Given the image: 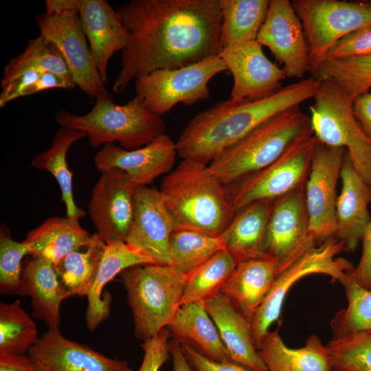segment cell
I'll use <instances>...</instances> for the list:
<instances>
[{"mask_svg": "<svg viewBox=\"0 0 371 371\" xmlns=\"http://www.w3.org/2000/svg\"><path fill=\"white\" fill-rule=\"evenodd\" d=\"M177 154V144L166 134L150 144L133 150L114 144L104 145L94 157V164L100 172L110 168L125 172L137 186L151 183L172 168Z\"/></svg>", "mask_w": 371, "mask_h": 371, "instance_id": "19", "label": "cell"}, {"mask_svg": "<svg viewBox=\"0 0 371 371\" xmlns=\"http://www.w3.org/2000/svg\"><path fill=\"white\" fill-rule=\"evenodd\" d=\"M116 10L128 35L116 93L140 76L218 56L223 49L221 0H132Z\"/></svg>", "mask_w": 371, "mask_h": 371, "instance_id": "1", "label": "cell"}, {"mask_svg": "<svg viewBox=\"0 0 371 371\" xmlns=\"http://www.w3.org/2000/svg\"><path fill=\"white\" fill-rule=\"evenodd\" d=\"M313 100L308 106L313 134L322 144L344 148L356 171L371 186V139L354 115V100L331 80H320Z\"/></svg>", "mask_w": 371, "mask_h": 371, "instance_id": "7", "label": "cell"}, {"mask_svg": "<svg viewBox=\"0 0 371 371\" xmlns=\"http://www.w3.org/2000/svg\"><path fill=\"white\" fill-rule=\"evenodd\" d=\"M67 11H78L77 0H47L45 12L48 15L60 14Z\"/></svg>", "mask_w": 371, "mask_h": 371, "instance_id": "51", "label": "cell"}, {"mask_svg": "<svg viewBox=\"0 0 371 371\" xmlns=\"http://www.w3.org/2000/svg\"><path fill=\"white\" fill-rule=\"evenodd\" d=\"M19 295L31 299L33 316L48 330H58L60 307L65 299L54 265L43 258L32 256L23 267Z\"/></svg>", "mask_w": 371, "mask_h": 371, "instance_id": "26", "label": "cell"}, {"mask_svg": "<svg viewBox=\"0 0 371 371\" xmlns=\"http://www.w3.org/2000/svg\"><path fill=\"white\" fill-rule=\"evenodd\" d=\"M85 35L95 67L104 83L112 56L126 47L128 35L116 9L106 0H77Z\"/></svg>", "mask_w": 371, "mask_h": 371, "instance_id": "21", "label": "cell"}, {"mask_svg": "<svg viewBox=\"0 0 371 371\" xmlns=\"http://www.w3.org/2000/svg\"><path fill=\"white\" fill-rule=\"evenodd\" d=\"M85 137L86 134L81 131L60 127L49 148L34 156L31 161L34 168L46 170L55 178L66 207V216L78 219L84 217L86 212L77 206L74 199L72 173L67 165V155L71 145Z\"/></svg>", "mask_w": 371, "mask_h": 371, "instance_id": "31", "label": "cell"}, {"mask_svg": "<svg viewBox=\"0 0 371 371\" xmlns=\"http://www.w3.org/2000/svg\"><path fill=\"white\" fill-rule=\"evenodd\" d=\"M344 251V243L337 237L316 245L279 273L265 300L250 319L253 339L257 348L271 325L279 319L289 290L302 278L311 274H325L341 283L355 269L350 261L337 258Z\"/></svg>", "mask_w": 371, "mask_h": 371, "instance_id": "10", "label": "cell"}, {"mask_svg": "<svg viewBox=\"0 0 371 371\" xmlns=\"http://www.w3.org/2000/svg\"><path fill=\"white\" fill-rule=\"evenodd\" d=\"M256 41L269 49L286 78L303 79L309 72V49L302 23L291 1L270 0Z\"/></svg>", "mask_w": 371, "mask_h": 371, "instance_id": "16", "label": "cell"}, {"mask_svg": "<svg viewBox=\"0 0 371 371\" xmlns=\"http://www.w3.org/2000/svg\"><path fill=\"white\" fill-rule=\"evenodd\" d=\"M273 201L253 202L237 212L221 235L225 249L237 263L265 256L267 223Z\"/></svg>", "mask_w": 371, "mask_h": 371, "instance_id": "28", "label": "cell"}, {"mask_svg": "<svg viewBox=\"0 0 371 371\" xmlns=\"http://www.w3.org/2000/svg\"><path fill=\"white\" fill-rule=\"evenodd\" d=\"M6 228L0 234V292L19 295L23 267L21 262L28 250L23 242L14 240Z\"/></svg>", "mask_w": 371, "mask_h": 371, "instance_id": "41", "label": "cell"}, {"mask_svg": "<svg viewBox=\"0 0 371 371\" xmlns=\"http://www.w3.org/2000/svg\"><path fill=\"white\" fill-rule=\"evenodd\" d=\"M353 112L363 131L371 139V91L355 99Z\"/></svg>", "mask_w": 371, "mask_h": 371, "instance_id": "48", "label": "cell"}, {"mask_svg": "<svg viewBox=\"0 0 371 371\" xmlns=\"http://www.w3.org/2000/svg\"><path fill=\"white\" fill-rule=\"evenodd\" d=\"M134 322V335L142 341L157 335L180 306L187 276L170 265L143 264L120 274Z\"/></svg>", "mask_w": 371, "mask_h": 371, "instance_id": "6", "label": "cell"}, {"mask_svg": "<svg viewBox=\"0 0 371 371\" xmlns=\"http://www.w3.org/2000/svg\"><path fill=\"white\" fill-rule=\"evenodd\" d=\"M91 236L79 219L53 216L30 231L23 243L29 255L47 259L55 266L70 253L86 247Z\"/></svg>", "mask_w": 371, "mask_h": 371, "instance_id": "27", "label": "cell"}, {"mask_svg": "<svg viewBox=\"0 0 371 371\" xmlns=\"http://www.w3.org/2000/svg\"><path fill=\"white\" fill-rule=\"evenodd\" d=\"M229 359L253 371H269L254 341L249 320L218 293L204 303Z\"/></svg>", "mask_w": 371, "mask_h": 371, "instance_id": "23", "label": "cell"}, {"mask_svg": "<svg viewBox=\"0 0 371 371\" xmlns=\"http://www.w3.org/2000/svg\"><path fill=\"white\" fill-rule=\"evenodd\" d=\"M170 338L168 330L164 328L155 337L142 342L144 357L138 371H159L170 357Z\"/></svg>", "mask_w": 371, "mask_h": 371, "instance_id": "43", "label": "cell"}, {"mask_svg": "<svg viewBox=\"0 0 371 371\" xmlns=\"http://www.w3.org/2000/svg\"><path fill=\"white\" fill-rule=\"evenodd\" d=\"M106 244L97 234L85 248L74 251L54 266L65 299L87 296L93 282Z\"/></svg>", "mask_w": 371, "mask_h": 371, "instance_id": "32", "label": "cell"}, {"mask_svg": "<svg viewBox=\"0 0 371 371\" xmlns=\"http://www.w3.org/2000/svg\"><path fill=\"white\" fill-rule=\"evenodd\" d=\"M166 328L173 339L191 346L210 359L231 360L204 304L187 303L180 306Z\"/></svg>", "mask_w": 371, "mask_h": 371, "instance_id": "29", "label": "cell"}, {"mask_svg": "<svg viewBox=\"0 0 371 371\" xmlns=\"http://www.w3.org/2000/svg\"><path fill=\"white\" fill-rule=\"evenodd\" d=\"M31 371H45V370L38 368L37 366H36L34 365V367L33 368V369Z\"/></svg>", "mask_w": 371, "mask_h": 371, "instance_id": "52", "label": "cell"}, {"mask_svg": "<svg viewBox=\"0 0 371 371\" xmlns=\"http://www.w3.org/2000/svg\"><path fill=\"white\" fill-rule=\"evenodd\" d=\"M233 77L229 99L255 100L269 96L278 90L286 75L271 62L256 41L238 43L221 52L218 56Z\"/></svg>", "mask_w": 371, "mask_h": 371, "instance_id": "18", "label": "cell"}, {"mask_svg": "<svg viewBox=\"0 0 371 371\" xmlns=\"http://www.w3.org/2000/svg\"><path fill=\"white\" fill-rule=\"evenodd\" d=\"M44 71H32L14 79L0 93V107L3 108L8 102L23 96L26 88L38 80Z\"/></svg>", "mask_w": 371, "mask_h": 371, "instance_id": "46", "label": "cell"}, {"mask_svg": "<svg viewBox=\"0 0 371 371\" xmlns=\"http://www.w3.org/2000/svg\"><path fill=\"white\" fill-rule=\"evenodd\" d=\"M326 346L329 371H371V333L333 338Z\"/></svg>", "mask_w": 371, "mask_h": 371, "instance_id": "40", "label": "cell"}, {"mask_svg": "<svg viewBox=\"0 0 371 371\" xmlns=\"http://www.w3.org/2000/svg\"><path fill=\"white\" fill-rule=\"evenodd\" d=\"M169 351L172 361V371H195L187 360L179 341L170 340Z\"/></svg>", "mask_w": 371, "mask_h": 371, "instance_id": "50", "label": "cell"}, {"mask_svg": "<svg viewBox=\"0 0 371 371\" xmlns=\"http://www.w3.org/2000/svg\"><path fill=\"white\" fill-rule=\"evenodd\" d=\"M143 264H153L123 241L106 244L104 251L87 297L85 320L88 329L94 331L110 313L111 295L103 293L106 284L126 269Z\"/></svg>", "mask_w": 371, "mask_h": 371, "instance_id": "24", "label": "cell"}, {"mask_svg": "<svg viewBox=\"0 0 371 371\" xmlns=\"http://www.w3.org/2000/svg\"><path fill=\"white\" fill-rule=\"evenodd\" d=\"M270 0H221L222 48L256 40L269 10Z\"/></svg>", "mask_w": 371, "mask_h": 371, "instance_id": "33", "label": "cell"}, {"mask_svg": "<svg viewBox=\"0 0 371 371\" xmlns=\"http://www.w3.org/2000/svg\"><path fill=\"white\" fill-rule=\"evenodd\" d=\"M222 249L225 247L221 236L177 229L170 238L171 266L188 276Z\"/></svg>", "mask_w": 371, "mask_h": 371, "instance_id": "36", "label": "cell"}, {"mask_svg": "<svg viewBox=\"0 0 371 371\" xmlns=\"http://www.w3.org/2000/svg\"><path fill=\"white\" fill-rule=\"evenodd\" d=\"M319 84V80L310 77L261 99L216 102L197 113L185 126L176 142L177 154L183 159L210 164L265 122L313 98Z\"/></svg>", "mask_w": 371, "mask_h": 371, "instance_id": "2", "label": "cell"}, {"mask_svg": "<svg viewBox=\"0 0 371 371\" xmlns=\"http://www.w3.org/2000/svg\"><path fill=\"white\" fill-rule=\"evenodd\" d=\"M369 54H371V24L358 29L339 41L329 51L326 59L348 58Z\"/></svg>", "mask_w": 371, "mask_h": 371, "instance_id": "42", "label": "cell"}, {"mask_svg": "<svg viewBox=\"0 0 371 371\" xmlns=\"http://www.w3.org/2000/svg\"><path fill=\"white\" fill-rule=\"evenodd\" d=\"M34 367L28 355L0 353V371H31Z\"/></svg>", "mask_w": 371, "mask_h": 371, "instance_id": "49", "label": "cell"}, {"mask_svg": "<svg viewBox=\"0 0 371 371\" xmlns=\"http://www.w3.org/2000/svg\"><path fill=\"white\" fill-rule=\"evenodd\" d=\"M313 133L310 117L299 106L265 122L219 154L208 167L226 187L277 159L295 142Z\"/></svg>", "mask_w": 371, "mask_h": 371, "instance_id": "4", "label": "cell"}, {"mask_svg": "<svg viewBox=\"0 0 371 371\" xmlns=\"http://www.w3.org/2000/svg\"><path fill=\"white\" fill-rule=\"evenodd\" d=\"M175 226L159 190L137 186L133 218L126 243L153 264L170 265V238Z\"/></svg>", "mask_w": 371, "mask_h": 371, "instance_id": "17", "label": "cell"}, {"mask_svg": "<svg viewBox=\"0 0 371 371\" xmlns=\"http://www.w3.org/2000/svg\"><path fill=\"white\" fill-rule=\"evenodd\" d=\"M76 83L55 73L44 71L38 80L25 89L23 96H26L53 88L73 89Z\"/></svg>", "mask_w": 371, "mask_h": 371, "instance_id": "47", "label": "cell"}, {"mask_svg": "<svg viewBox=\"0 0 371 371\" xmlns=\"http://www.w3.org/2000/svg\"><path fill=\"white\" fill-rule=\"evenodd\" d=\"M137 187L120 169L101 172L91 192L89 214L96 234L105 244L126 243L133 222Z\"/></svg>", "mask_w": 371, "mask_h": 371, "instance_id": "15", "label": "cell"}, {"mask_svg": "<svg viewBox=\"0 0 371 371\" xmlns=\"http://www.w3.org/2000/svg\"><path fill=\"white\" fill-rule=\"evenodd\" d=\"M363 249L358 265L348 276L359 286L371 291V223L361 238Z\"/></svg>", "mask_w": 371, "mask_h": 371, "instance_id": "45", "label": "cell"}, {"mask_svg": "<svg viewBox=\"0 0 371 371\" xmlns=\"http://www.w3.org/2000/svg\"><path fill=\"white\" fill-rule=\"evenodd\" d=\"M341 284L348 304L337 312L330 321L333 338L357 332L371 333V291L359 286L349 278L348 273Z\"/></svg>", "mask_w": 371, "mask_h": 371, "instance_id": "39", "label": "cell"}, {"mask_svg": "<svg viewBox=\"0 0 371 371\" xmlns=\"http://www.w3.org/2000/svg\"><path fill=\"white\" fill-rule=\"evenodd\" d=\"M38 339L36 324L19 300L0 303V353L26 355Z\"/></svg>", "mask_w": 371, "mask_h": 371, "instance_id": "37", "label": "cell"}, {"mask_svg": "<svg viewBox=\"0 0 371 371\" xmlns=\"http://www.w3.org/2000/svg\"><path fill=\"white\" fill-rule=\"evenodd\" d=\"M227 70L219 56L177 69H159L135 80V94L151 112L161 115L176 104L208 99V82Z\"/></svg>", "mask_w": 371, "mask_h": 371, "instance_id": "11", "label": "cell"}, {"mask_svg": "<svg viewBox=\"0 0 371 371\" xmlns=\"http://www.w3.org/2000/svg\"><path fill=\"white\" fill-rule=\"evenodd\" d=\"M45 371H133L126 361L107 357L67 339L58 330H47L27 352Z\"/></svg>", "mask_w": 371, "mask_h": 371, "instance_id": "20", "label": "cell"}, {"mask_svg": "<svg viewBox=\"0 0 371 371\" xmlns=\"http://www.w3.org/2000/svg\"><path fill=\"white\" fill-rule=\"evenodd\" d=\"M257 349L269 371H329L326 346L315 335L309 336L304 346L291 348L278 329L269 330Z\"/></svg>", "mask_w": 371, "mask_h": 371, "instance_id": "30", "label": "cell"}, {"mask_svg": "<svg viewBox=\"0 0 371 371\" xmlns=\"http://www.w3.org/2000/svg\"><path fill=\"white\" fill-rule=\"evenodd\" d=\"M313 78L336 82L355 100L371 89V54L326 59Z\"/></svg>", "mask_w": 371, "mask_h": 371, "instance_id": "38", "label": "cell"}, {"mask_svg": "<svg viewBox=\"0 0 371 371\" xmlns=\"http://www.w3.org/2000/svg\"><path fill=\"white\" fill-rule=\"evenodd\" d=\"M236 265L237 262L226 249L218 251L187 276L180 306L204 304L213 298L220 293Z\"/></svg>", "mask_w": 371, "mask_h": 371, "instance_id": "35", "label": "cell"}, {"mask_svg": "<svg viewBox=\"0 0 371 371\" xmlns=\"http://www.w3.org/2000/svg\"><path fill=\"white\" fill-rule=\"evenodd\" d=\"M291 3L308 46L311 77L339 41L371 24V1L293 0Z\"/></svg>", "mask_w": 371, "mask_h": 371, "instance_id": "8", "label": "cell"}, {"mask_svg": "<svg viewBox=\"0 0 371 371\" xmlns=\"http://www.w3.org/2000/svg\"><path fill=\"white\" fill-rule=\"evenodd\" d=\"M278 274L276 262L268 256L237 263L220 293L249 320L269 293Z\"/></svg>", "mask_w": 371, "mask_h": 371, "instance_id": "25", "label": "cell"}, {"mask_svg": "<svg viewBox=\"0 0 371 371\" xmlns=\"http://www.w3.org/2000/svg\"><path fill=\"white\" fill-rule=\"evenodd\" d=\"M32 71L55 73L74 82L58 49L41 34L30 39L23 52L8 60L3 70L1 90L16 78Z\"/></svg>", "mask_w": 371, "mask_h": 371, "instance_id": "34", "label": "cell"}, {"mask_svg": "<svg viewBox=\"0 0 371 371\" xmlns=\"http://www.w3.org/2000/svg\"><path fill=\"white\" fill-rule=\"evenodd\" d=\"M55 121L60 127L84 132L93 148L118 142L128 150L150 144L166 129L161 115L148 110L137 96L123 105L96 100L91 110L81 115L62 109L56 113Z\"/></svg>", "mask_w": 371, "mask_h": 371, "instance_id": "5", "label": "cell"}, {"mask_svg": "<svg viewBox=\"0 0 371 371\" xmlns=\"http://www.w3.org/2000/svg\"><path fill=\"white\" fill-rule=\"evenodd\" d=\"M183 353L195 371H253L233 361H216L200 354L191 346L181 343Z\"/></svg>", "mask_w": 371, "mask_h": 371, "instance_id": "44", "label": "cell"}, {"mask_svg": "<svg viewBox=\"0 0 371 371\" xmlns=\"http://www.w3.org/2000/svg\"><path fill=\"white\" fill-rule=\"evenodd\" d=\"M318 142L313 133L304 135L274 161L227 187L235 212L253 202L273 201L305 187Z\"/></svg>", "mask_w": 371, "mask_h": 371, "instance_id": "9", "label": "cell"}, {"mask_svg": "<svg viewBox=\"0 0 371 371\" xmlns=\"http://www.w3.org/2000/svg\"><path fill=\"white\" fill-rule=\"evenodd\" d=\"M316 245L308 231L305 187L273 201L267 223L265 254L275 260L278 273Z\"/></svg>", "mask_w": 371, "mask_h": 371, "instance_id": "14", "label": "cell"}, {"mask_svg": "<svg viewBox=\"0 0 371 371\" xmlns=\"http://www.w3.org/2000/svg\"><path fill=\"white\" fill-rule=\"evenodd\" d=\"M159 192L175 230L219 236L236 214L227 188L207 165L196 161L183 159L164 178Z\"/></svg>", "mask_w": 371, "mask_h": 371, "instance_id": "3", "label": "cell"}, {"mask_svg": "<svg viewBox=\"0 0 371 371\" xmlns=\"http://www.w3.org/2000/svg\"><path fill=\"white\" fill-rule=\"evenodd\" d=\"M40 34L63 55L76 85L90 98L113 101L93 61L78 11L35 17Z\"/></svg>", "mask_w": 371, "mask_h": 371, "instance_id": "12", "label": "cell"}, {"mask_svg": "<svg viewBox=\"0 0 371 371\" xmlns=\"http://www.w3.org/2000/svg\"><path fill=\"white\" fill-rule=\"evenodd\" d=\"M346 150L318 142L305 186L308 231L317 245L336 237L337 184Z\"/></svg>", "mask_w": 371, "mask_h": 371, "instance_id": "13", "label": "cell"}, {"mask_svg": "<svg viewBox=\"0 0 371 371\" xmlns=\"http://www.w3.org/2000/svg\"><path fill=\"white\" fill-rule=\"evenodd\" d=\"M341 190L336 203L337 235L344 251H355L371 223L368 205L371 186L355 169L346 152L340 173Z\"/></svg>", "mask_w": 371, "mask_h": 371, "instance_id": "22", "label": "cell"}]
</instances>
